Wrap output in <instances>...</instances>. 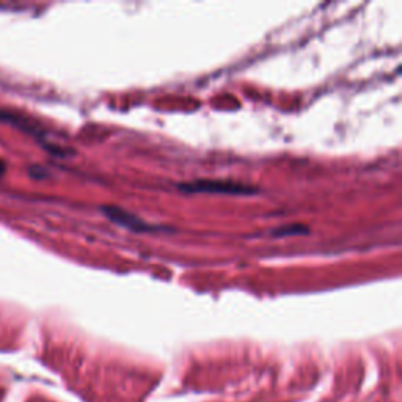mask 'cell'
Returning <instances> with one entry per match:
<instances>
[{
	"mask_svg": "<svg viewBox=\"0 0 402 402\" xmlns=\"http://www.w3.org/2000/svg\"><path fill=\"white\" fill-rule=\"evenodd\" d=\"M178 190L186 193H224V195H250L255 193V187L244 186L233 181H213V179H200L193 182L178 184Z\"/></svg>",
	"mask_w": 402,
	"mask_h": 402,
	"instance_id": "1",
	"label": "cell"
},
{
	"mask_svg": "<svg viewBox=\"0 0 402 402\" xmlns=\"http://www.w3.org/2000/svg\"><path fill=\"white\" fill-rule=\"evenodd\" d=\"M101 211L104 213L108 220L113 222V224L128 228V230L134 233H151L162 230V226H153L150 224H145L142 219L128 213V211L117 208V206H104V208H101Z\"/></svg>",
	"mask_w": 402,
	"mask_h": 402,
	"instance_id": "2",
	"label": "cell"
},
{
	"mask_svg": "<svg viewBox=\"0 0 402 402\" xmlns=\"http://www.w3.org/2000/svg\"><path fill=\"white\" fill-rule=\"evenodd\" d=\"M308 230L305 225H286L281 226L279 230L272 231V236L283 237V236H296V235H307Z\"/></svg>",
	"mask_w": 402,
	"mask_h": 402,
	"instance_id": "3",
	"label": "cell"
},
{
	"mask_svg": "<svg viewBox=\"0 0 402 402\" xmlns=\"http://www.w3.org/2000/svg\"><path fill=\"white\" fill-rule=\"evenodd\" d=\"M5 172V165H3V162L0 161V175H2V173Z\"/></svg>",
	"mask_w": 402,
	"mask_h": 402,
	"instance_id": "4",
	"label": "cell"
}]
</instances>
